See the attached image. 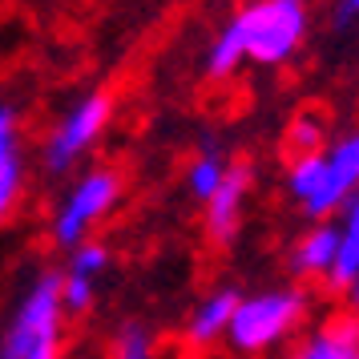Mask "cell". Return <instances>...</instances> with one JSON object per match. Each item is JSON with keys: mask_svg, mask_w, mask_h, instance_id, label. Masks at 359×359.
I'll return each instance as SVG.
<instances>
[{"mask_svg": "<svg viewBox=\"0 0 359 359\" xmlns=\"http://www.w3.org/2000/svg\"><path fill=\"white\" fill-rule=\"evenodd\" d=\"M109 266V246L105 243H81L77 250H69V275H81V278H93L97 283V275Z\"/></svg>", "mask_w": 359, "mask_h": 359, "instance_id": "obj_16", "label": "cell"}, {"mask_svg": "<svg viewBox=\"0 0 359 359\" xmlns=\"http://www.w3.org/2000/svg\"><path fill=\"white\" fill-rule=\"evenodd\" d=\"M234 17H238L246 36V61L266 69L287 65L303 49L311 29L307 0H250Z\"/></svg>", "mask_w": 359, "mask_h": 359, "instance_id": "obj_3", "label": "cell"}, {"mask_svg": "<svg viewBox=\"0 0 359 359\" xmlns=\"http://www.w3.org/2000/svg\"><path fill=\"white\" fill-rule=\"evenodd\" d=\"M323 158H327L323 182H319L315 198L303 206V214L315 218V222H323V218H331V214H339L343 202L359 190V130L343 133L331 149H323Z\"/></svg>", "mask_w": 359, "mask_h": 359, "instance_id": "obj_6", "label": "cell"}, {"mask_svg": "<svg viewBox=\"0 0 359 359\" xmlns=\"http://www.w3.org/2000/svg\"><path fill=\"white\" fill-rule=\"evenodd\" d=\"M61 271H41L0 331V359H61Z\"/></svg>", "mask_w": 359, "mask_h": 359, "instance_id": "obj_1", "label": "cell"}, {"mask_svg": "<svg viewBox=\"0 0 359 359\" xmlns=\"http://www.w3.org/2000/svg\"><path fill=\"white\" fill-rule=\"evenodd\" d=\"M355 20H359V0H339L335 4V25L339 29H351Z\"/></svg>", "mask_w": 359, "mask_h": 359, "instance_id": "obj_19", "label": "cell"}, {"mask_svg": "<svg viewBox=\"0 0 359 359\" xmlns=\"http://www.w3.org/2000/svg\"><path fill=\"white\" fill-rule=\"evenodd\" d=\"M287 359H359V319L335 315L311 339H303Z\"/></svg>", "mask_w": 359, "mask_h": 359, "instance_id": "obj_9", "label": "cell"}, {"mask_svg": "<svg viewBox=\"0 0 359 359\" xmlns=\"http://www.w3.org/2000/svg\"><path fill=\"white\" fill-rule=\"evenodd\" d=\"M311 311L307 291L299 287H275V291H259V294H243L234 319L226 327V343L234 355H262L278 343H287L303 327Z\"/></svg>", "mask_w": 359, "mask_h": 359, "instance_id": "obj_2", "label": "cell"}, {"mask_svg": "<svg viewBox=\"0 0 359 359\" xmlns=\"http://www.w3.org/2000/svg\"><path fill=\"white\" fill-rule=\"evenodd\" d=\"M109 117H114V97H109L105 89L85 93V97L53 126L49 137H45V149H41L45 170H49V174H69L89 149L97 146V137L105 133Z\"/></svg>", "mask_w": 359, "mask_h": 359, "instance_id": "obj_5", "label": "cell"}, {"mask_svg": "<svg viewBox=\"0 0 359 359\" xmlns=\"http://www.w3.org/2000/svg\"><path fill=\"white\" fill-rule=\"evenodd\" d=\"M117 198H121V174L117 170H109V165L85 170L53 210V243L61 250H77L81 243H89L93 226L117 206Z\"/></svg>", "mask_w": 359, "mask_h": 359, "instance_id": "obj_4", "label": "cell"}, {"mask_svg": "<svg viewBox=\"0 0 359 359\" xmlns=\"http://www.w3.org/2000/svg\"><path fill=\"white\" fill-rule=\"evenodd\" d=\"M238 299H243V294L234 291V287H218V291L206 294V299L190 311V319H186V335H190V343L210 347L214 339H226V327H230V319H234Z\"/></svg>", "mask_w": 359, "mask_h": 359, "instance_id": "obj_10", "label": "cell"}, {"mask_svg": "<svg viewBox=\"0 0 359 359\" xmlns=\"http://www.w3.org/2000/svg\"><path fill=\"white\" fill-rule=\"evenodd\" d=\"M114 359H154V331L142 323H126L114 335Z\"/></svg>", "mask_w": 359, "mask_h": 359, "instance_id": "obj_15", "label": "cell"}, {"mask_svg": "<svg viewBox=\"0 0 359 359\" xmlns=\"http://www.w3.org/2000/svg\"><path fill=\"white\" fill-rule=\"evenodd\" d=\"M25 194V142H20V114L0 101V226L13 218Z\"/></svg>", "mask_w": 359, "mask_h": 359, "instance_id": "obj_8", "label": "cell"}, {"mask_svg": "<svg viewBox=\"0 0 359 359\" xmlns=\"http://www.w3.org/2000/svg\"><path fill=\"white\" fill-rule=\"evenodd\" d=\"M93 294H97V283L93 278H81V275H61V307L65 315H85L93 307Z\"/></svg>", "mask_w": 359, "mask_h": 359, "instance_id": "obj_17", "label": "cell"}, {"mask_svg": "<svg viewBox=\"0 0 359 359\" xmlns=\"http://www.w3.org/2000/svg\"><path fill=\"white\" fill-rule=\"evenodd\" d=\"M339 214L343 218L335 222V226H339V255H335L331 275L323 278L327 291H347V283L359 275V190L343 202Z\"/></svg>", "mask_w": 359, "mask_h": 359, "instance_id": "obj_12", "label": "cell"}, {"mask_svg": "<svg viewBox=\"0 0 359 359\" xmlns=\"http://www.w3.org/2000/svg\"><path fill=\"white\" fill-rule=\"evenodd\" d=\"M343 294H347V307H351V315L359 319V275L347 283V291H343Z\"/></svg>", "mask_w": 359, "mask_h": 359, "instance_id": "obj_20", "label": "cell"}, {"mask_svg": "<svg viewBox=\"0 0 359 359\" xmlns=\"http://www.w3.org/2000/svg\"><path fill=\"white\" fill-rule=\"evenodd\" d=\"M335 255H339V226L335 222H315V226L294 243L291 250V271L303 278H327L331 266H335Z\"/></svg>", "mask_w": 359, "mask_h": 359, "instance_id": "obj_11", "label": "cell"}, {"mask_svg": "<svg viewBox=\"0 0 359 359\" xmlns=\"http://www.w3.org/2000/svg\"><path fill=\"white\" fill-rule=\"evenodd\" d=\"M291 146H294V154H315L323 146V126L315 117H299L291 126Z\"/></svg>", "mask_w": 359, "mask_h": 359, "instance_id": "obj_18", "label": "cell"}, {"mask_svg": "<svg viewBox=\"0 0 359 359\" xmlns=\"http://www.w3.org/2000/svg\"><path fill=\"white\" fill-rule=\"evenodd\" d=\"M250 165L246 162H230L226 165V178L222 186L210 194L206 202V234L210 243L226 246L238 238V226H243V214H246V194H250Z\"/></svg>", "mask_w": 359, "mask_h": 359, "instance_id": "obj_7", "label": "cell"}, {"mask_svg": "<svg viewBox=\"0 0 359 359\" xmlns=\"http://www.w3.org/2000/svg\"><path fill=\"white\" fill-rule=\"evenodd\" d=\"M246 61V36H243V25L238 17H230L218 36L210 41V49H206V77L210 81H226L238 73V65Z\"/></svg>", "mask_w": 359, "mask_h": 359, "instance_id": "obj_13", "label": "cell"}, {"mask_svg": "<svg viewBox=\"0 0 359 359\" xmlns=\"http://www.w3.org/2000/svg\"><path fill=\"white\" fill-rule=\"evenodd\" d=\"M226 165L230 162L214 146H206L194 162H190V170H186V186H190V194H194L202 206H206V202H210V194L222 186V178H226Z\"/></svg>", "mask_w": 359, "mask_h": 359, "instance_id": "obj_14", "label": "cell"}]
</instances>
